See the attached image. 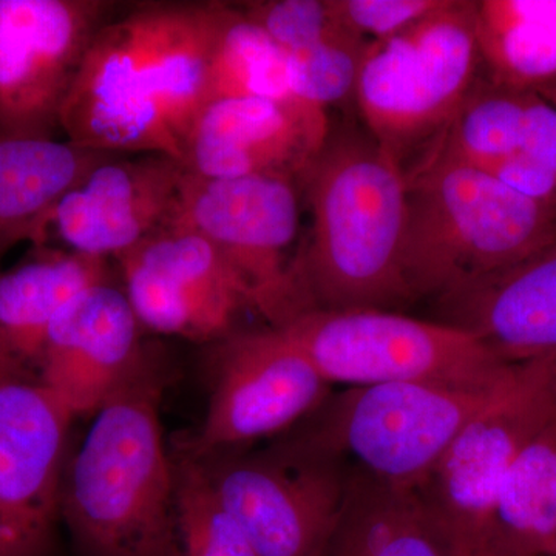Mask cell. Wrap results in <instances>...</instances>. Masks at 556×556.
Returning <instances> with one entry per match:
<instances>
[{
  "mask_svg": "<svg viewBox=\"0 0 556 556\" xmlns=\"http://www.w3.org/2000/svg\"><path fill=\"white\" fill-rule=\"evenodd\" d=\"M475 25L490 83L522 91L556 84V0H477Z\"/></svg>",
  "mask_w": 556,
  "mask_h": 556,
  "instance_id": "cell-23",
  "label": "cell"
},
{
  "mask_svg": "<svg viewBox=\"0 0 556 556\" xmlns=\"http://www.w3.org/2000/svg\"><path fill=\"white\" fill-rule=\"evenodd\" d=\"M407 178L404 273L415 302L438 300L556 241V206L437 149Z\"/></svg>",
  "mask_w": 556,
  "mask_h": 556,
  "instance_id": "cell-3",
  "label": "cell"
},
{
  "mask_svg": "<svg viewBox=\"0 0 556 556\" xmlns=\"http://www.w3.org/2000/svg\"><path fill=\"white\" fill-rule=\"evenodd\" d=\"M61 131L72 144L97 152L181 161L150 79L137 7L113 17L91 42L62 109Z\"/></svg>",
  "mask_w": 556,
  "mask_h": 556,
  "instance_id": "cell-14",
  "label": "cell"
},
{
  "mask_svg": "<svg viewBox=\"0 0 556 556\" xmlns=\"http://www.w3.org/2000/svg\"><path fill=\"white\" fill-rule=\"evenodd\" d=\"M320 556H450L448 532L420 490L383 484L350 467Z\"/></svg>",
  "mask_w": 556,
  "mask_h": 556,
  "instance_id": "cell-22",
  "label": "cell"
},
{
  "mask_svg": "<svg viewBox=\"0 0 556 556\" xmlns=\"http://www.w3.org/2000/svg\"><path fill=\"white\" fill-rule=\"evenodd\" d=\"M508 380L492 390L424 382L351 387L331 394L285 439L383 484L422 490L464 426Z\"/></svg>",
  "mask_w": 556,
  "mask_h": 556,
  "instance_id": "cell-4",
  "label": "cell"
},
{
  "mask_svg": "<svg viewBox=\"0 0 556 556\" xmlns=\"http://www.w3.org/2000/svg\"><path fill=\"white\" fill-rule=\"evenodd\" d=\"M489 530L517 556H551L556 546V424L501 479Z\"/></svg>",
  "mask_w": 556,
  "mask_h": 556,
  "instance_id": "cell-24",
  "label": "cell"
},
{
  "mask_svg": "<svg viewBox=\"0 0 556 556\" xmlns=\"http://www.w3.org/2000/svg\"><path fill=\"white\" fill-rule=\"evenodd\" d=\"M299 223L294 179L203 178L186 172L174 225L211 241L239 278L249 308L270 328H281L305 313L289 257Z\"/></svg>",
  "mask_w": 556,
  "mask_h": 556,
  "instance_id": "cell-8",
  "label": "cell"
},
{
  "mask_svg": "<svg viewBox=\"0 0 556 556\" xmlns=\"http://www.w3.org/2000/svg\"><path fill=\"white\" fill-rule=\"evenodd\" d=\"M109 0H0V138L54 139Z\"/></svg>",
  "mask_w": 556,
  "mask_h": 556,
  "instance_id": "cell-10",
  "label": "cell"
},
{
  "mask_svg": "<svg viewBox=\"0 0 556 556\" xmlns=\"http://www.w3.org/2000/svg\"><path fill=\"white\" fill-rule=\"evenodd\" d=\"M447 532L450 556H517L496 541L489 529L475 532H455L447 529Z\"/></svg>",
  "mask_w": 556,
  "mask_h": 556,
  "instance_id": "cell-33",
  "label": "cell"
},
{
  "mask_svg": "<svg viewBox=\"0 0 556 556\" xmlns=\"http://www.w3.org/2000/svg\"><path fill=\"white\" fill-rule=\"evenodd\" d=\"M189 453L257 556H320L346 493L350 466L342 459L287 439L257 452Z\"/></svg>",
  "mask_w": 556,
  "mask_h": 556,
  "instance_id": "cell-7",
  "label": "cell"
},
{
  "mask_svg": "<svg viewBox=\"0 0 556 556\" xmlns=\"http://www.w3.org/2000/svg\"><path fill=\"white\" fill-rule=\"evenodd\" d=\"M481 67L473 0H444L407 30L368 43L354 101L368 134L404 166L445 134Z\"/></svg>",
  "mask_w": 556,
  "mask_h": 556,
  "instance_id": "cell-5",
  "label": "cell"
},
{
  "mask_svg": "<svg viewBox=\"0 0 556 556\" xmlns=\"http://www.w3.org/2000/svg\"><path fill=\"white\" fill-rule=\"evenodd\" d=\"M368 43L342 28L316 46L287 53L292 97L325 112L354 100Z\"/></svg>",
  "mask_w": 556,
  "mask_h": 556,
  "instance_id": "cell-28",
  "label": "cell"
},
{
  "mask_svg": "<svg viewBox=\"0 0 556 556\" xmlns=\"http://www.w3.org/2000/svg\"><path fill=\"white\" fill-rule=\"evenodd\" d=\"M519 152L535 160L556 177V108L536 91L527 101Z\"/></svg>",
  "mask_w": 556,
  "mask_h": 556,
  "instance_id": "cell-32",
  "label": "cell"
},
{
  "mask_svg": "<svg viewBox=\"0 0 556 556\" xmlns=\"http://www.w3.org/2000/svg\"><path fill=\"white\" fill-rule=\"evenodd\" d=\"M115 153L60 139L0 138V263L24 241L49 244V218L62 197Z\"/></svg>",
  "mask_w": 556,
  "mask_h": 556,
  "instance_id": "cell-21",
  "label": "cell"
},
{
  "mask_svg": "<svg viewBox=\"0 0 556 556\" xmlns=\"http://www.w3.org/2000/svg\"><path fill=\"white\" fill-rule=\"evenodd\" d=\"M300 185L313 214L292 277L308 311H396L415 302L404 273L407 170L357 130H329Z\"/></svg>",
  "mask_w": 556,
  "mask_h": 556,
  "instance_id": "cell-1",
  "label": "cell"
},
{
  "mask_svg": "<svg viewBox=\"0 0 556 556\" xmlns=\"http://www.w3.org/2000/svg\"><path fill=\"white\" fill-rule=\"evenodd\" d=\"M222 98L298 100L288 79V56L239 5L226 3L215 39L208 102Z\"/></svg>",
  "mask_w": 556,
  "mask_h": 556,
  "instance_id": "cell-25",
  "label": "cell"
},
{
  "mask_svg": "<svg viewBox=\"0 0 556 556\" xmlns=\"http://www.w3.org/2000/svg\"><path fill=\"white\" fill-rule=\"evenodd\" d=\"M536 93H540L544 100H547L556 108V84H554V86L546 87V89L538 90Z\"/></svg>",
  "mask_w": 556,
  "mask_h": 556,
  "instance_id": "cell-34",
  "label": "cell"
},
{
  "mask_svg": "<svg viewBox=\"0 0 556 556\" xmlns=\"http://www.w3.org/2000/svg\"><path fill=\"white\" fill-rule=\"evenodd\" d=\"M478 169L492 175L526 199L556 206V177L535 160L518 152Z\"/></svg>",
  "mask_w": 556,
  "mask_h": 556,
  "instance_id": "cell-31",
  "label": "cell"
},
{
  "mask_svg": "<svg viewBox=\"0 0 556 556\" xmlns=\"http://www.w3.org/2000/svg\"><path fill=\"white\" fill-rule=\"evenodd\" d=\"M328 135L327 112L308 102L222 98L193 121L181 163L197 177H281L300 185Z\"/></svg>",
  "mask_w": 556,
  "mask_h": 556,
  "instance_id": "cell-16",
  "label": "cell"
},
{
  "mask_svg": "<svg viewBox=\"0 0 556 556\" xmlns=\"http://www.w3.org/2000/svg\"><path fill=\"white\" fill-rule=\"evenodd\" d=\"M208 356L211 396L200 430L178 439L195 455L248 448L317 412L328 382L281 329L230 331Z\"/></svg>",
  "mask_w": 556,
  "mask_h": 556,
  "instance_id": "cell-9",
  "label": "cell"
},
{
  "mask_svg": "<svg viewBox=\"0 0 556 556\" xmlns=\"http://www.w3.org/2000/svg\"><path fill=\"white\" fill-rule=\"evenodd\" d=\"M529 94L530 91L479 80L448 129L431 149L475 167H484L518 153Z\"/></svg>",
  "mask_w": 556,
  "mask_h": 556,
  "instance_id": "cell-26",
  "label": "cell"
},
{
  "mask_svg": "<svg viewBox=\"0 0 556 556\" xmlns=\"http://www.w3.org/2000/svg\"><path fill=\"white\" fill-rule=\"evenodd\" d=\"M186 167L161 153L113 155L68 190L49 218L62 248L116 260L177 218Z\"/></svg>",
  "mask_w": 556,
  "mask_h": 556,
  "instance_id": "cell-15",
  "label": "cell"
},
{
  "mask_svg": "<svg viewBox=\"0 0 556 556\" xmlns=\"http://www.w3.org/2000/svg\"><path fill=\"white\" fill-rule=\"evenodd\" d=\"M75 417L35 376L0 367V556H56Z\"/></svg>",
  "mask_w": 556,
  "mask_h": 556,
  "instance_id": "cell-11",
  "label": "cell"
},
{
  "mask_svg": "<svg viewBox=\"0 0 556 556\" xmlns=\"http://www.w3.org/2000/svg\"><path fill=\"white\" fill-rule=\"evenodd\" d=\"M123 291L144 331L214 343L249 308L239 278L211 241L172 225L115 260Z\"/></svg>",
  "mask_w": 556,
  "mask_h": 556,
  "instance_id": "cell-13",
  "label": "cell"
},
{
  "mask_svg": "<svg viewBox=\"0 0 556 556\" xmlns=\"http://www.w3.org/2000/svg\"><path fill=\"white\" fill-rule=\"evenodd\" d=\"M442 3L444 0H329L340 27L367 42L393 38Z\"/></svg>",
  "mask_w": 556,
  "mask_h": 556,
  "instance_id": "cell-30",
  "label": "cell"
},
{
  "mask_svg": "<svg viewBox=\"0 0 556 556\" xmlns=\"http://www.w3.org/2000/svg\"><path fill=\"white\" fill-rule=\"evenodd\" d=\"M170 450L178 556H257L239 522L219 503L199 460L178 442Z\"/></svg>",
  "mask_w": 556,
  "mask_h": 556,
  "instance_id": "cell-27",
  "label": "cell"
},
{
  "mask_svg": "<svg viewBox=\"0 0 556 556\" xmlns=\"http://www.w3.org/2000/svg\"><path fill=\"white\" fill-rule=\"evenodd\" d=\"M239 9L285 53L308 49L342 30L329 0H255Z\"/></svg>",
  "mask_w": 556,
  "mask_h": 556,
  "instance_id": "cell-29",
  "label": "cell"
},
{
  "mask_svg": "<svg viewBox=\"0 0 556 556\" xmlns=\"http://www.w3.org/2000/svg\"><path fill=\"white\" fill-rule=\"evenodd\" d=\"M556 424V356L517 365L510 380L464 426L420 492L448 530L489 529L501 479Z\"/></svg>",
  "mask_w": 556,
  "mask_h": 556,
  "instance_id": "cell-12",
  "label": "cell"
},
{
  "mask_svg": "<svg viewBox=\"0 0 556 556\" xmlns=\"http://www.w3.org/2000/svg\"><path fill=\"white\" fill-rule=\"evenodd\" d=\"M225 2L137 5L156 101L179 148L208 102L212 58Z\"/></svg>",
  "mask_w": 556,
  "mask_h": 556,
  "instance_id": "cell-20",
  "label": "cell"
},
{
  "mask_svg": "<svg viewBox=\"0 0 556 556\" xmlns=\"http://www.w3.org/2000/svg\"><path fill=\"white\" fill-rule=\"evenodd\" d=\"M142 331L123 287L93 285L54 321L36 379L75 419L93 416L148 358Z\"/></svg>",
  "mask_w": 556,
  "mask_h": 556,
  "instance_id": "cell-17",
  "label": "cell"
},
{
  "mask_svg": "<svg viewBox=\"0 0 556 556\" xmlns=\"http://www.w3.org/2000/svg\"><path fill=\"white\" fill-rule=\"evenodd\" d=\"M441 324L517 367L556 356V241L434 300Z\"/></svg>",
  "mask_w": 556,
  "mask_h": 556,
  "instance_id": "cell-18",
  "label": "cell"
},
{
  "mask_svg": "<svg viewBox=\"0 0 556 556\" xmlns=\"http://www.w3.org/2000/svg\"><path fill=\"white\" fill-rule=\"evenodd\" d=\"M551 556H556V546H555L554 551H552Z\"/></svg>",
  "mask_w": 556,
  "mask_h": 556,
  "instance_id": "cell-35",
  "label": "cell"
},
{
  "mask_svg": "<svg viewBox=\"0 0 556 556\" xmlns=\"http://www.w3.org/2000/svg\"><path fill=\"white\" fill-rule=\"evenodd\" d=\"M109 260L50 244L0 270V367L31 375L50 329L80 292L112 278Z\"/></svg>",
  "mask_w": 556,
  "mask_h": 556,
  "instance_id": "cell-19",
  "label": "cell"
},
{
  "mask_svg": "<svg viewBox=\"0 0 556 556\" xmlns=\"http://www.w3.org/2000/svg\"><path fill=\"white\" fill-rule=\"evenodd\" d=\"M167 379L150 351L68 455L61 517L80 556H178L174 457L161 424Z\"/></svg>",
  "mask_w": 556,
  "mask_h": 556,
  "instance_id": "cell-2",
  "label": "cell"
},
{
  "mask_svg": "<svg viewBox=\"0 0 556 556\" xmlns=\"http://www.w3.org/2000/svg\"><path fill=\"white\" fill-rule=\"evenodd\" d=\"M278 329L331 386L424 382L492 390L515 369L468 332L397 311L314 309Z\"/></svg>",
  "mask_w": 556,
  "mask_h": 556,
  "instance_id": "cell-6",
  "label": "cell"
}]
</instances>
